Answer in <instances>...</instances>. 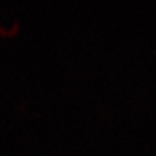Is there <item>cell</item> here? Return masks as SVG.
I'll use <instances>...</instances> for the list:
<instances>
[]
</instances>
